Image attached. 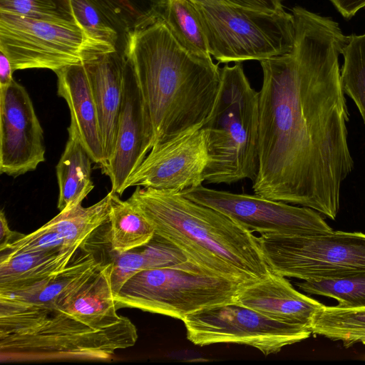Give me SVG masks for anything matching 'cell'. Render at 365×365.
I'll return each instance as SVG.
<instances>
[{"instance_id": "obj_32", "label": "cell", "mask_w": 365, "mask_h": 365, "mask_svg": "<svg viewBox=\"0 0 365 365\" xmlns=\"http://www.w3.org/2000/svg\"><path fill=\"white\" fill-rule=\"evenodd\" d=\"M338 11L345 18L351 19L365 6V0H330Z\"/></svg>"}, {"instance_id": "obj_21", "label": "cell", "mask_w": 365, "mask_h": 365, "mask_svg": "<svg viewBox=\"0 0 365 365\" xmlns=\"http://www.w3.org/2000/svg\"><path fill=\"white\" fill-rule=\"evenodd\" d=\"M109 228L111 251L118 253L145 245L155 233L152 223L136 206L113 192Z\"/></svg>"}, {"instance_id": "obj_18", "label": "cell", "mask_w": 365, "mask_h": 365, "mask_svg": "<svg viewBox=\"0 0 365 365\" xmlns=\"http://www.w3.org/2000/svg\"><path fill=\"white\" fill-rule=\"evenodd\" d=\"M81 247L77 245L62 251L0 255V293L31 286L61 271Z\"/></svg>"}, {"instance_id": "obj_17", "label": "cell", "mask_w": 365, "mask_h": 365, "mask_svg": "<svg viewBox=\"0 0 365 365\" xmlns=\"http://www.w3.org/2000/svg\"><path fill=\"white\" fill-rule=\"evenodd\" d=\"M55 73L58 95L70 110L68 127L76 131L93 163L102 165L105 159L98 115L84 64L68 66Z\"/></svg>"}, {"instance_id": "obj_31", "label": "cell", "mask_w": 365, "mask_h": 365, "mask_svg": "<svg viewBox=\"0 0 365 365\" xmlns=\"http://www.w3.org/2000/svg\"><path fill=\"white\" fill-rule=\"evenodd\" d=\"M194 3L220 4L266 12L284 10L281 0H190Z\"/></svg>"}, {"instance_id": "obj_34", "label": "cell", "mask_w": 365, "mask_h": 365, "mask_svg": "<svg viewBox=\"0 0 365 365\" xmlns=\"http://www.w3.org/2000/svg\"><path fill=\"white\" fill-rule=\"evenodd\" d=\"M14 71L7 56L0 51V88L9 86L12 81Z\"/></svg>"}, {"instance_id": "obj_8", "label": "cell", "mask_w": 365, "mask_h": 365, "mask_svg": "<svg viewBox=\"0 0 365 365\" xmlns=\"http://www.w3.org/2000/svg\"><path fill=\"white\" fill-rule=\"evenodd\" d=\"M200 16L209 52L218 63L264 61L294 47L292 14L192 2Z\"/></svg>"}, {"instance_id": "obj_23", "label": "cell", "mask_w": 365, "mask_h": 365, "mask_svg": "<svg viewBox=\"0 0 365 365\" xmlns=\"http://www.w3.org/2000/svg\"><path fill=\"white\" fill-rule=\"evenodd\" d=\"M309 329L312 334L333 341H341L349 348L365 343V307L343 308L323 306L314 314Z\"/></svg>"}, {"instance_id": "obj_7", "label": "cell", "mask_w": 365, "mask_h": 365, "mask_svg": "<svg viewBox=\"0 0 365 365\" xmlns=\"http://www.w3.org/2000/svg\"><path fill=\"white\" fill-rule=\"evenodd\" d=\"M0 51L14 71L46 68L56 71L116 51L76 20H48L0 11Z\"/></svg>"}, {"instance_id": "obj_27", "label": "cell", "mask_w": 365, "mask_h": 365, "mask_svg": "<svg viewBox=\"0 0 365 365\" xmlns=\"http://www.w3.org/2000/svg\"><path fill=\"white\" fill-rule=\"evenodd\" d=\"M341 54L343 91L355 103L365 125V34L349 36Z\"/></svg>"}, {"instance_id": "obj_33", "label": "cell", "mask_w": 365, "mask_h": 365, "mask_svg": "<svg viewBox=\"0 0 365 365\" xmlns=\"http://www.w3.org/2000/svg\"><path fill=\"white\" fill-rule=\"evenodd\" d=\"M23 235L24 234L12 231L9 228L5 213L1 210L0 212V250Z\"/></svg>"}, {"instance_id": "obj_20", "label": "cell", "mask_w": 365, "mask_h": 365, "mask_svg": "<svg viewBox=\"0 0 365 365\" xmlns=\"http://www.w3.org/2000/svg\"><path fill=\"white\" fill-rule=\"evenodd\" d=\"M141 247L121 253L112 251L110 281L113 296L130 277L142 270L170 266L187 259L178 247L155 233Z\"/></svg>"}, {"instance_id": "obj_30", "label": "cell", "mask_w": 365, "mask_h": 365, "mask_svg": "<svg viewBox=\"0 0 365 365\" xmlns=\"http://www.w3.org/2000/svg\"><path fill=\"white\" fill-rule=\"evenodd\" d=\"M77 245L83 246L84 245ZM74 246H69L58 233L43 225L36 231L24 235L20 238L8 244L0 250V255L30 252L62 251Z\"/></svg>"}, {"instance_id": "obj_11", "label": "cell", "mask_w": 365, "mask_h": 365, "mask_svg": "<svg viewBox=\"0 0 365 365\" xmlns=\"http://www.w3.org/2000/svg\"><path fill=\"white\" fill-rule=\"evenodd\" d=\"M181 194L223 213L260 235H301L332 230L319 212L313 209L255 194L234 193L202 185Z\"/></svg>"}, {"instance_id": "obj_19", "label": "cell", "mask_w": 365, "mask_h": 365, "mask_svg": "<svg viewBox=\"0 0 365 365\" xmlns=\"http://www.w3.org/2000/svg\"><path fill=\"white\" fill-rule=\"evenodd\" d=\"M68 138L56 165L59 188L58 208L70 210L80 204L94 188L91 179L93 163L76 131L68 128Z\"/></svg>"}, {"instance_id": "obj_28", "label": "cell", "mask_w": 365, "mask_h": 365, "mask_svg": "<svg viewBox=\"0 0 365 365\" xmlns=\"http://www.w3.org/2000/svg\"><path fill=\"white\" fill-rule=\"evenodd\" d=\"M0 11L48 20H74L71 0H0Z\"/></svg>"}, {"instance_id": "obj_1", "label": "cell", "mask_w": 365, "mask_h": 365, "mask_svg": "<svg viewBox=\"0 0 365 365\" xmlns=\"http://www.w3.org/2000/svg\"><path fill=\"white\" fill-rule=\"evenodd\" d=\"M293 49L260 61L258 170L254 194L334 220L354 168L339 56L348 43L332 19L292 9Z\"/></svg>"}, {"instance_id": "obj_3", "label": "cell", "mask_w": 365, "mask_h": 365, "mask_svg": "<svg viewBox=\"0 0 365 365\" xmlns=\"http://www.w3.org/2000/svg\"><path fill=\"white\" fill-rule=\"evenodd\" d=\"M125 34L123 56L138 84L153 146L201 127L218 93L219 63L185 49L160 18Z\"/></svg>"}, {"instance_id": "obj_35", "label": "cell", "mask_w": 365, "mask_h": 365, "mask_svg": "<svg viewBox=\"0 0 365 365\" xmlns=\"http://www.w3.org/2000/svg\"><path fill=\"white\" fill-rule=\"evenodd\" d=\"M364 344H365V343Z\"/></svg>"}, {"instance_id": "obj_10", "label": "cell", "mask_w": 365, "mask_h": 365, "mask_svg": "<svg viewBox=\"0 0 365 365\" xmlns=\"http://www.w3.org/2000/svg\"><path fill=\"white\" fill-rule=\"evenodd\" d=\"M187 339L200 346L237 344L267 356L310 336L309 328L274 320L235 302L207 307L182 320Z\"/></svg>"}, {"instance_id": "obj_12", "label": "cell", "mask_w": 365, "mask_h": 365, "mask_svg": "<svg viewBox=\"0 0 365 365\" xmlns=\"http://www.w3.org/2000/svg\"><path fill=\"white\" fill-rule=\"evenodd\" d=\"M201 127L154 145L128 178L125 190L140 186L181 193L202 185L207 151Z\"/></svg>"}, {"instance_id": "obj_14", "label": "cell", "mask_w": 365, "mask_h": 365, "mask_svg": "<svg viewBox=\"0 0 365 365\" xmlns=\"http://www.w3.org/2000/svg\"><path fill=\"white\" fill-rule=\"evenodd\" d=\"M153 146L150 120L136 78L125 62L115 148L110 158L100 167L102 173L110 178L111 192L122 195L128 178L140 166Z\"/></svg>"}, {"instance_id": "obj_6", "label": "cell", "mask_w": 365, "mask_h": 365, "mask_svg": "<svg viewBox=\"0 0 365 365\" xmlns=\"http://www.w3.org/2000/svg\"><path fill=\"white\" fill-rule=\"evenodd\" d=\"M245 284L187 259L138 272L114 296V302L117 309L135 308L182 321L197 311L233 302Z\"/></svg>"}, {"instance_id": "obj_25", "label": "cell", "mask_w": 365, "mask_h": 365, "mask_svg": "<svg viewBox=\"0 0 365 365\" xmlns=\"http://www.w3.org/2000/svg\"><path fill=\"white\" fill-rule=\"evenodd\" d=\"M118 31L125 34L154 22L167 0H93Z\"/></svg>"}, {"instance_id": "obj_4", "label": "cell", "mask_w": 365, "mask_h": 365, "mask_svg": "<svg viewBox=\"0 0 365 365\" xmlns=\"http://www.w3.org/2000/svg\"><path fill=\"white\" fill-rule=\"evenodd\" d=\"M128 200L152 223L155 234L217 275L249 284L272 271L259 237L216 210L181 193L140 186Z\"/></svg>"}, {"instance_id": "obj_2", "label": "cell", "mask_w": 365, "mask_h": 365, "mask_svg": "<svg viewBox=\"0 0 365 365\" xmlns=\"http://www.w3.org/2000/svg\"><path fill=\"white\" fill-rule=\"evenodd\" d=\"M111 266L88 251L43 281L0 293L1 361H108L134 346L137 329L117 313Z\"/></svg>"}, {"instance_id": "obj_26", "label": "cell", "mask_w": 365, "mask_h": 365, "mask_svg": "<svg viewBox=\"0 0 365 365\" xmlns=\"http://www.w3.org/2000/svg\"><path fill=\"white\" fill-rule=\"evenodd\" d=\"M297 285L309 294L336 299L340 307H365V271L337 278L306 280Z\"/></svg>"}, {"instance_id": "obj_29", "label": "cell", "mask_w": 365, "mask_h": 365, "mask_svg": "<svg viewBox=\"0 0 365 365\" xmlns=\"http://www.w3.org/2000/svg\"><path fill=\"white\" fill-rule=\"evenodd\" d=\"M73 15L93 36L114 46L118 32L93 0H71Z\"/></svg>"}, {"instance_id": "obj_9", "label": "cell", "mask_w": 365, "mask_h": 365, "mask_svg": "<svg viewBox=\"0 0 365 365\" xmlns=\"http://www.w3.org/2000/svg\"><path fill=\"white\" fill-rule=\"evenodd\" d=\"M259 242L271 270L285 277L320 280L365 271L362 232L260 235Z\"/></svg>"}, {"instance_id": "obj_15", "label": "cell", "mask_w": 365, "mask_h": 365, "mask_svg": "<svg viewBox=\"0 0 365 365\" xmlns=\"http://www.w3.org/2000/svg\"><path fill=\"white\" fill-rule=\"evenodd\" d=\"M233 302L274 320L308 328L314 314L324 306L298 292L285 277L272 271L262 279L243 285Z\"/></svg>"}, {"instance_id": "obj_16", "label": "cell", "mask_w": 365, "mask_h": 365, "mask_svg": "<svg viewBox=\"0 0 365 365\" xmlns=\"http://www.w3.org/2000/svg\"><path fill=\"white\" fill-rule=\"evenodd\" d=\"M83 64L98 111L104 165L110 158L115 148L123 101L125 61L123 56L116 51Z\"/></svg>"}, {"instance_id": "obj_24", "label": "cell", "mask_w": 365, "mask_h": 365, "mask_svg": "<svg viewBox=\"0 0 365 365\" xmlns=\"http://www.w3.org/2000/svg\"><path fill=\"white\" fill-rule=\"evenodd\" d=\"M160 19L177 41L190 53L212 58L198 13L190 0H167Z\"/></svg>"}, {"instance_id": "obj_13", "label": "cell", "mask_w": 365, "mask_h": 365, "mask_svg": "<svg viewBox=\"0 0 365 365\" xmlns=\"http://www.w3.org/2000/svg\"><path fill=\"white\" fill-rule=\"evenodd\" d=\"M43 132L26 88H0V173L14 178L45 161Z\"/></svg>"}, {"instance_id": "obj_5", "label": "cell", "mask_w": 365, "mask_h": 365, "mask_svg": "<svg viewBox=\"0 0 365 365\" xmlns=\"http://www.w3.org/2000/svg\"><path fill=\"white\" fill-rule=\"evenodd\" d=\"M202 129L207 151L208 184L253 181L258 170L259 92L241 63L220 68L218 93Z\"/></svg>"}, {"instance_id": "obj_22", "label": "cell", "mask_w": 365, "mask_h": 365, "mask_svg": "<svg viewBox=\"0 0 365 365\" xmlns=\"http://www.w3.org/2000/svg\"><path fill=\"white\" fill-rule=\"evenodd\" d=\"M112 192L94 205L81 204L60 212L43 225L56 231L69 246L85 245L91 234L109 222Z\"/></svg>"}]
</instances>
